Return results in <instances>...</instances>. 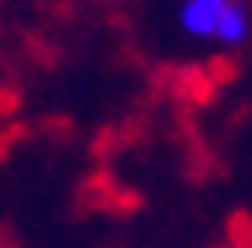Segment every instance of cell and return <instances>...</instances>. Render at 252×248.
<instances>
[{
  "instance_id": "1",
  "label": "cell",
  "mask_w": 252,
  "mask_h": 248,
  "mask_svg": "<svg viewBox=\"0 0 252 248\" xmlns=\"http://www.w3.org/2000/svg\"><path fill=\"white\" fill-rule=\"evenodd\" d=\"M176 20H180V32L204 44H220V48L244 44L252 28L244 0H180Z\"/></svg>"
},
{
  "instance_id": "2",
  "label": "cell",
  "mask_w": 252,
  "mask_h": 248,
  "mask_svg": "<svg viewBox=\"0 0 252 248\" xmlns=\"http://www.w3.org/2000/svg\"><path fill=\"white\" fill-rule=\"evenodd\" d=\"M0 248H4V244H0Z\"/></svg>"
}]
</instances>
